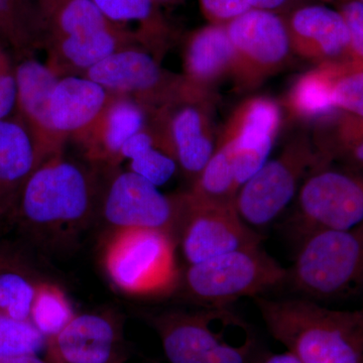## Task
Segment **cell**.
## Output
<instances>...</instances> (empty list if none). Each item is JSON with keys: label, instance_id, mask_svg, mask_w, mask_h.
<instances>
[{"label": "cell", "instance_id": "10", "mask_svg": "<svg viewBox=\"0 0 363 363\" xmlns=\"http://www.w3.org/2000/svg\"><path fill=\"white\" fill-rule=\"evenodd\" d=\"M225 28L234 52L230 76L241 92L259 87L290 62L294 52L283 14L250 9Z\"/></svg>", "mask_w": 363, "mask_h": 363}, {"label": "cell", "instance_id": "6", "mask_svg": "<svg viewBox=\"0 0 363 363\" xmlns=\"http://www.w3.org/2000/svg\"><path fill=\"white\" fill-rule=\"evenodd\" d=\"M289 281L311 300H333L363 284V222L350 229L314 231L301 240Z\"/></svg>", "mask_w": 363, "mask_h": 363}, {"label": "cell", "instance_id": "35", "mask_svg": "<svg viewBox=\"0 0 363 363\" xmlns=\"http://www.w3.org/2000/svg\"><path fill=\"white\" fill-rule=\"evenodd\" d=\"M309 2L310 0H250L252 9H262L283 16H286L296 7Z\"/></svg>", "mask_w": 363, "mask_h": 363}, {"label": "cell", "instance_id": "3", "mask_svg": "<svg viewBox=\"0 0 363 363\" xmlns=\"http://www.w3.org/2000/svg\"><path fill=\"white\" fill-rule=\"evenodd\" d=\"M39 4L44 18L45 64L59 78L83 76L102 60L128 48L147 49L138 35L114 25L92 0H44Z\"/></svg>", "mask_w": 363, "mask_h": 363}, {"label": "cell", "instance_id": "38", "mask_svg": "<svg viewBox=\"0 0 363 363\" xmlns=\"http://www.w3.org/2000/svg\"><path fill=\"white\" fill-rule=\"evenodd\" d=\"M255 363H301L297 358L294 357L292 353L286 351L283 353H269L260 358L259 362Z\"/></svg>", "mask_w": 363, "mask_h": 363}, {"label": "cell", "instance_id": "32", "mask_svg": "<svg viewBox=\"0 0 363 363\" xmlns=\"http://www.w3.org/2000/svg\"><path fill=\"white\" fill-rule=\"evenodd\" d=\"M342 14L348 33L350 45L344 63L351 70L363 71V6L357 0H330Z\"/></svg>", "mask_w": 363, "mask_h": 363}, {"label": "cell", "instance_id": "18", "mask_svg": "<svg viewBox=\"0 0 363 363\" xmlns=\"http://www.w3.org/2000/svg\"><path fill=\"white\" fill-rule=\"evenodd\" d=\"M285 18L294 54L317 65L345 62L350 33L337 9L309 2Z\"/></svg>", "mask_w": 363, "mask_h": 363}, {"label": "cell", "instance_id": "21", "mask_svg": "<svg viewBox=\"0 0 363 363\" xmlns=\"http://www.w3.org/2000/svg\"><path fill=\"white\" fill-rule=\"evenodd\" d=\"M45 161L18 117L0 119V221H6L26 182Z\"/></svg>", "mask_w": 363, "mask_h": 363}, {"label": "cell", "instance_id": "34", "mask_svg": "<svg viewBox=\"0 0 363 363\" xmlns=\"http://www.w3.org/2000/svg\"><path fill=\"white\" fill-rule=\"evenodd\" d=\"M18 99L14 69L11 71L0 72V119L14 116Z\"/></svg>", "mask_w": 363, "mask_h": 363}, {"label": "cell", "instance_id": "42", "mask_svg": "<svg viewBox=\"0 0 363 363\" xmlns=\"http://www.w3.org/2000/svg\"><path fill=\"white\" fill-rule=\"evenodd\" d=\"M38 1H39V2H40V1H44V0H38Z\"/></svg>", "mask_w": 363, "mask_h": 363}, {"label": "cell", "instance_id": "27", "mask_svg": "<svg viewBox=\"0 0 363 363\" xmlns=\"http://www.w3.org/2000/svg\"><path fill=\"white\" fill-rule=\"evenodd\" d=\"M40 281L20 262L0 253V314L30 321Z\"/></svg>", "mask_w": 363, "mask_h": 363}, {"label": "cell", "instance_id": "13", "mask_svg": "<svg viewBox=\"0 0 363 363\" xmlns=\"http://www.w3.org/2000/svg\"><path fill=\"white\" fill-rule=\"evenodd\" d=\"M180 195L181 214L176 238L188 264L238 248L260 245L259 234L241 219L235 205L198 201L187 192Z\"/></svg>", "mask_w": 363, "mask_h": 363}, {"label": "cell", "instance_id": "26", "mask_svg": "<svg viewBox=\"0 0 363 363\" xmlns=\"http://www.w3.org/2000/svg\"><path fill=\"white\" fill-rule=\"evenodd\" d=\"M240 186L234 172L233 147L219 136L213 155L193 183L188 194L198 201L219 205H235Z\"/></svg>", "mask_w": 363, "mask_h": 363}, {"label": "cell", "instance_id": "9", "mask_svg": "<svg viewBox=\"0 0 363 363\" xmlns=\"http://www.w3.org/2000/svg\"><path fill=\"white\" fill-rule=\"evenodd\" d=\"M311 136L298 133L276 159L266 162L238 190L235 208L248 226L264 227L278 218L303 179L318 169Z\"/></svg>", "mask_w": 363, "mask_h": 363}, {"label": "cell", "instance_id": "43", "mask_svg": "<svg viewBox=\"0 0 363 363\" xmlns=\"http://www.w3.org/2000/svg\"><path fill=\"white\" fill-rule=\"evenodd\" d=\"M362 309H363V308H362Z\"/></svg>", "mask_w": 363, "mask_h": 363}, {"label": "cell", "instance_id": "36", "mask_svg": "<svg viewBox=\"0 0 363 363\" xmlns=\"http://www.w3.org/2000/svg\"><path fill=\"white\" fill-rule=\"evenodd\" d=\"M338 161L345 162L350 168L363 169V140L348 150Z\"/></svg>", "mask_w": 363, "mask_h": 363}, {"label": "cell", "instance_id": "30", "mask_svg": "<svg viewBox=\"0 0 363 363\" xmlns=\"http://www.w3.org/2000/svg\"><path fill=\"white\" fill-rule=\"evenodd\" d=\"M47 338L30 321L0 314V355L38 354Z\"/></svg>", "mask_w": 363, "mask_h": 363}, {"label": "cell", "instance_id": "8", "mask_svg": "<svg viewBox=\"0 0 363 363\" xmlns=\"http://www.w3.org/2000/svg\"><path fill=\"white\" fill-rule=\"evenodd\" d=\"M83 77L101 85L111 94L140 104L147 116L181 100L214 98L192 87L185 76L162 68L145 48L114 52L89 69Z\"/></svg>", "mask_w": 363, "mask_h": 363}, {"label": "cell", "instance_id": "33", "mask_svg": "<svg viewBox=\"0 0 363 363\" xmlns=\"http://www.w3.org/2000/svg\"><path fill=\"white\" fill-rule=\"evenodd\" d=\"M203 16L212 25L226 26L252 9L250 0H199Z\"/></svg>", "mask_w": 363, "mask_h": 363}, {"label": "cell", "instance_id": "22", "mask_svg": "<svg viewBox=\"0 0 363 363\" xmlns=\"http://www.w3.org/2000/svg\"><path fill=\"white\" fill-rule=\"evenodd\" d=\"M234 52L225 26L208 23L191 33L184 48V74L189 84L214 94L213 88L231 75Z\"/></svg>", "mask_w": 363, "mask_h": 363}, {"label": "cell", "instance_id": "24", "mask_svg": "<svg viewBox=\"0 0 363 363\" xmlns=\"http://www.w3.org/2000/svg\"><path fill=\"white\" fill-rule=\"evenodd\" d=\"M114 25L140 35L145 47L162 49L169 37L168 23L156 0H92Z\"/></svg>", "mask_w": 363, "mask_h": 363}, {"label": "cell", "instance_id": "19", "mask_svg": "<svg viewBox=\"0 0 363 363\" xmlns=\"http://www.w3.org/2000/svg\"><path fill=\"white\" fill-rule=\"evenodd\" d=\"M147 112L140 104L113 95L96 121L74 140L95 168L116 169L123 162V145L147 126Z\"/></svg>", "mask_w": 363, "mask_h": 363}, {"label": "cell", "instance_id": "7", "mask_svg": "<svg viewBox=\"0 0 363 363\" xmlns=\"http://www.w3.org/2000/svg\"><path fill=\"white\" fill-rule=\"evenodd\" d=\"M288 269L255 245L189 264L180 285L194 302L219 308L240 298L260 297L288 281Z\"/></svg>", "mask_w": 363, "mask_h": 363}, {"label": "cell", "instance_id": "20", "mask_svg": "<svg viewBox=\"0 0 363 363\" xmlns=\"http://www.w3.org/2000/svg\"><path fill=\"white\" fill-rule=\"evenodd\" d=\"M113 94L83 77L60 78L51 97L52 126L66 142L81 135L102 113Z\"/></svg>", "mask_w": 363, "mask_h": 363}, {"label": "cell", "instance_id": "28", "mask_svg": "<svg viewBox=\"0 0 363 363\" xmlns=\"http://www.w3.org/2000/svg\"><path fill=\"white\" fill-rule=\"evenodd\" d=\"M123 160H130V169L155 186L164 185L176 173L177 162L157 145L152 131L145 126L131 136L121 150Z\"/></svg>", "mask_w": 363, "mask_h": 363}, {"label": "cell", "instance_id": "2", "mask_svg": "<svg viewBox=\"0 0 363 363\" xmlns=\"http://www.w3.org/2000/svg\"><path fill=\"white\" fill-rule=\"evenodd\" d=\"M255 304L272 337L301 363H363V309H329L308 298Z\"/></svg>", "mask_w": 363, "mask_h": 363}, {"label": "cell", "instance_id": "1", "mask_svg": "<svg viewBox=\"0 0 363 363\" xmlns=\"http://www.w3.org/2000/svg\"><path fill=\"white\" fill-rule=\"evenodd\" d=\"M98 194L97 176L62 152L33 171L6 221L42 245H64L89 225Z\"/></svg>", "mask_w": 363, "mask_h": 363}, {"label": "cell", "instance_id": "15", "mask_svg": "<svg viewBox=\"0 0 363 363\" xmlns=\"http://www.w3.org/2000/svg\"><path fill=\"white\" fill-rule=\"evenodd\" d=\"M49 363H124L128 357L121 317L111 311L76 314L47 339Z\"/></svg>", "mask_w": 363, "mask_h": 363}, {"label": "cell", "instance_id": "14", "mask_svg": "<svg viewBox=\"0 0 363 363\" xmlns=\"http://www.w3.org/2000/svg\"><path fill=\"white\" fill-rule=\"evenodd\" d=\"M102 217L112 229H156L176 238L181 195L167 196L133 172L111 174L104 192L98 194Z\"/></svg>", "mask_w": 363, "mask_h": 363}, {"label": "cell", "instance_id": "17", "mask_svg": "<svg viewBox=\"0 0 363 363\" xmlns=\"http://www.w3.org/2000/svg\"><path fill=\"white\" fill-rule=\"evenodd\" d=\"M18 99L14 116L32 135L45 160L64 152L66 140L57 133L51 118V97L59 77L35 57L14 65Z\"/></svg>", "mask_w": 363, "mask_h": 363}, {"label": "cell", "instance_id": "41", "mask_svg": "<svg viewBox=\"0 0 363 363\" xmlns=\"http://www.w3.org/2000/svg\"><path fill=\"white\" fill-rule=\"evenodd\" d=\"M357 1L363 6V0H357Z\"/></svg>", "mask_w": 363, "mask_h": 363}, {"label": "cell", "instance_id": "25", "mask_svg": "<svg viewBox=\"0 0 363 363\" xmlns=\"http://www.w3.org/2000/svg\"><path fill=\"white\" fill-rule=\"evenodd\" d=\"M336 63L317 65L294 82L286 97L291 116L305 121H319L335 113L331 102Z\"/></svg>", "mask_w": 363, "mask_h": 363}, {"label": "cell", "instance_id": "12", "mask_svg": "<svg viewBox=\"0 0 363 363\" xmlns=\"http://www.w3.org/2000/svg\"><path fill=\"white\" fill-rule=\"evenodd\" d=\"M214 104L215 98L181 100L152 112L147 121L157 145L193 182L216 147Z\"/></svg>", "mask_w": 363, "mask_h": 363}, {"label": "cell", "instance_id": "40", "mask_svg": "<svg viewBox=\"0 0 363 363\" xmlns=\"http://www.w3.org/2000/svg\"><path fill=\"white\" fill-rule=\"evenodd\" d=\"M156 1L157 4H161V2H167L168 4V2H174L177 1V0H156Z\"/></svg>", "mask_w": 363, "mask_h": 363}, {"label": "cell", "instance_id": "16", "mask_svg": "<svg viewBox=\"0 0 363 363\" xmlns=\"http://www.w3.org/2000/svg\"><path fill=\"white\" fill-rule=\"evenodd\" d=\"M281 121V106L266 96L248 98L231 113L220 135L233 147L234 172L240 188L266 164Z\"/></svg>", "mask_w": 363, "mask_h": 363}, {"label": "cell", "instance_id": "4", "mask_svg": "<svg viewBox=\"0 0 363 363\" xmlns=\"http://www.w3.org/2000/svg\"><path fill=\"white\" fill-rule=\"evenodd\" d=\"M150 322L171 363H250L255 350L250 325L227 307L162 312Z\"/></svg>", "mask_w": 363, "mask_h": 363}, {"label": "cell", "instance_id": "31", "mask_svg": "<svg viewBox=\"0 0 363 363\" xmlns=\"http://www.w3.org/2000/svg\"><path fill=\"white\" fill-rule=\"evenodd\" d=\"M331 102L336 111L363 117V71L351 70L344 62L336 63Z\"/></svg>", "mask_w": 363, "mask_h": 363}, {"label": "cell", "instance_id": "39", "mask_svg": "<svg viewBox=\"0 0 363 363\" xmlns=\"http://www.w3.org/2000/svg\"><path fill=\"white\" fill-rule=\"evenodd\" d=\"M14 65L11 61L6 52H4V48L0 45V72H6L13 70Z\"/></svg>", "mask_w": 363, "mask_h": 363}, {"label": "cell", "instance_id": "5", "mask_svg": "<svg viewBox=\"0 0 363 363\" xmlns=\"http://www.w3.org/2000/svg\"><path fill=\"white\" fill-rule=\"evenodd\" d=\"M176 238L156 229H111L102 264L112 285L138 298L164 297L180 286Z\"/></svg>", "mask_w": 363, "mask_h": 363}, {"label": "cell", "instance_id": "23", "mask_svg": "<svg viewBox=\"0 0 363 363\" xmlns=\"http://www.w3.org/2000/svg\"><path fill=\"white\" fill-rule=\"evenodd\" d=\"M45 25L38 0H0V45L16 61L32 58L44 50Z\"/></svg>", "mask_w": 363, "mask_h": 363}, {"label": "cell", "instance_id": "11", "mask_svg": "<svg viewBox=\"0 0 363 363\" xmlns=\"http://www.w3.org/2000/svg\"><path fill=\"white\" fill-rule=\"evenodd\" d=\"M294 228L301 240L325 229H350L363 222V169L323 167L298 191Z\"/></svg>", "mask_w": 363, "mask_h": 363}, {"label": "cell", "instance_id": "37", "mask_svg": "<svg viewBox=\"0 0 363 363\" xmlns=\"http://www.w3.org/2000/svg\"><path fill=\"white\" fill-rule=\"evenodd\" d=\"M0 363H49L38 354L0 355Z\"/></svg>", "mask_w": 363, "mask_h": 363}, {"label": "cell", "instance_id": "29", "mask_svg": "<svg viewBox=\"0 0 363 363\" xmlns=\"http://www.w3.org/2000/svg\"><path fill=\"white\" fill-rule=\"evenodd\" d=\"M75 315L70 300L58 285L39 281L30 309V322L45 338H51L63 330Z\"/></svg>", "mask_w": 363, "mask_h": 363}]
</instances>
